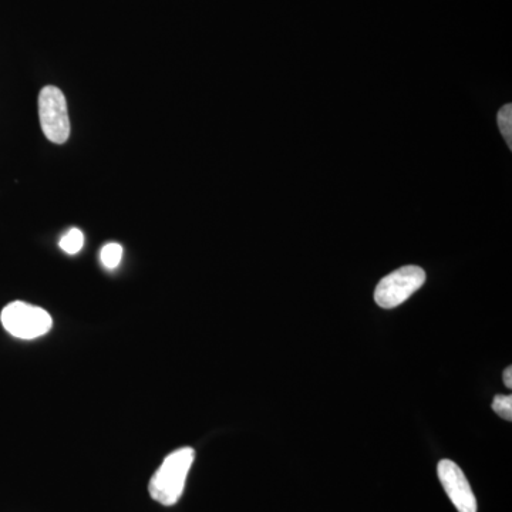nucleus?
<instances>
[{"mask_svg":"<svg viewBox=\"0 0 512 512\" xmlns=\"http://www.w3.org/2000/svg\"><path fill=\"white\" fill-rule=\"evenodd\" d=\"M195 450L183 447L165 457L148 483V493L158 504L171 507L177 504L184 493L185 481L194 463Z\"/></svg>","mask_w":512,"mask_h":512,"instance_id":"1","label":"nucleus"},{"mask_svg":"<svg viewBox=\"0 0 512 512\" xmlns=\"http://www.w3.org/2000/svg\"><path fill=\"white\" fill-rule=\"evenodd\" d=\"M3 328L15 338L32 340L50 332L53 326L52 316L39 306L26 302H12L0 313Z\"/></svg>","mask_w":512,"mask_h":512,"instance_id":"2","label":"nucleus"},{"mask_svg":"<svg viewBox=\"0 0 512 512\" xmlns=\"http://www.w3.org/2000/svg\"><path fill=\"white\" fill-rule=\"evenodd\" d=\"M426 282V272L420 266H403L383 278L375 291L380 308L393 309L406 302Z\"/></svg>","mask_w":512,"mask_h":512,"instance_id":"3","label":"nucleus"},{"mask_svg":"<svg viewBox=\"0 0 512 512\" xmlns=\"http://www.w3.org/2000/svg\"><path fill=\"white\" fill-rule=\"evenodd\" d=\"M39 117L43 134L55 144H64L70 136L69 111L62 90L43 87L39 96Z\"/></svg>","mask_w":512,"mask_h":512,"instance_id":"4","label":"nucleus"},{"mask_svg":"<svg viewBox=\"0 0 512 512\" xmlns=\"http://www.w3.org/2000/svg\"><path fill=\"white\" fill-rule=\"evenodd\" d=\"M440 483L458 512H477V500L466 474L454 461L441 460L437 466Z\"/></svg>","mask_w":512,"mask_h":512,"instance_id":"5","label":"nucleus"},{"mask_svg":"<svg viewBox=\"0 0 512 512\" xmlns=\"http://www.w3.org/2000/svg\"><path fill=\"white\" fill-rule=\"evenodd\" d=\"M59 245L66 254H77L84 245L83 232L77 228L69 229V231L63 235L62 239H60Z\"/></svg>","mask_w":512,"mask_h":512,"instance_id":"6","label":"nucleus"},{"mask_svg":"<svg viewBox=\"0 0 512 512\" xmlns=\"http://www.w3.org/2000/svg\"><path fill=\"white\" fill-rule=\"evenodd\" d=\"M100 258L106 268L116 269L120 265L121 258H123V248L116 242H110L101 249Z\"/></svg>","mask_w":512,"mask_h":512,"instance_id":"7","label":"nucleus"},{"mask_svg":"<svg viewBox=\"0 0 512 512\" xmlns=\"http://www.w3.org/2000/svg\"><path fill=\"white\" fill-rule=\"evenodd\" d=\"M498 127L508 148H512V104H505L498 113Z\"/></svg>","mask_w":512,"mask_h":512,"instance_id":"8","label":"nucleus"},{"mask_svg":"<svg viewBox=\"0 0 512 512\" xmlns=\"http://www.w3.org/2000/svg\"><path fill=\"white\" fill-rule=\"evenodd\" d=\"M493 410L501 419L512 420V397L511 396H495L493 400Z\"/></svg>","mask_w":512,"mask_h":512,"instance_id":"9","label":"nucleus"},{"mask_svg":"<svg viewBox=\"0 0 512 512\" xmlns=\"http://www.w3.org/2000/svg\"><path fill=\"white\" fill-rule=\"evenodd\" d=\"M504 383L508 389H512V367L508 366L507 369L504 370Z\"/></svg>","mask_w":512,"mask_h":512,"instance_id":"10","label":"nucleus"}]
</instances>
